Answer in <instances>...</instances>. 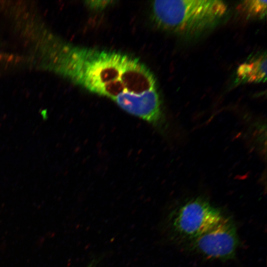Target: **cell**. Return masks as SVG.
I'll use <instances>...</instances> for the list:
<instances>
[{"label":"cell","instance_id":"1","mask_svg":"<svg viewBox=\"0 0 267 267\" xmlns=\"http://www.w3.org/2000/svg\"><path fill=\"white\" fill-rule=\"evenodd\" d=\"M43 59L50 70L90 92L109 98L130 114L150 124L162 115L155 76L132 55L53 38L46 45Z\"/></svg>","mask_w":267,"mask_h":267},{"label":"cell","instance_id":"2","mask_svg":"<svg viewBox=\"0 0 267 267\" xmlns=\"http://www.w3.org/2000/svg\"><path fill=\"white\" fill-rule=\"evenodd\" d=\"M227 5L218 0H155L152 4L156 22L163 29L184 36L210 30L224 17Z\"/></svg>","mask_w":267,"mask_h":267},{"label":"cell","instance_id":"3","mask_svg":"<svg viewBox=\"0 0 267 267\" xmlns=\"http://www.w3.org/2000/svg\"><path fill=\"white\" fill-rule=\"evenodd\" d=\"M223 216L207 201L195 199L187 202L172 219V226L180 235L192 240L216 224Z\"/></svg>","mask_w":267,"mask_h":267},{"label":"cell","instance_id":"4","mask_svg":"<svg viewBox=\"0 0 267 267\" xmlns=\"http://www.w3.org/2000/svg\"><path fill=\"white\" fill-rule=\"evenodd\" d=\"M198 252L207 258L226 260L232 258L238 245L235 226L224 216L214 226L191 240Z\"/></svg>","mask_w":267,"mask_h":267},{"label":"cell","instance_id":"5","mask_svg":"<svg viewBox=\"0 0 267 267\" xmlns=\"http://www.w3.org/2000/svg\"><path fill=\"white\" fill-rule=\"evenodd\" d=\"M237 82L243 83L265 82L267 79L266 54L259 55L240 64L236 71Z\"/></svg>","mask_w":267,"mask_h":267},{"label":"cell","instance_id":"6","mask_svg":"<svg viewBox=\"0 0 267 267\" xmlns=\"http://www.w3.org/2000/svg\"><path fill=\"white\" fill-rule=\"evenodd\" d=\"M267 1L247 0L237 7L238 11L248 18H263L267 13Z\"/></svg>","mask_w":267,"mask_h":267},{"label":"cell","instance_id":"7","mask_svg":"<svg viewBox=\"0 0 267 267\" xmlns=\"http://www.w3.org/2000/svg\"><path fill=\"white\" fill-rule=\"evenodd\" d=\"M87 2V4L89 7L95 9H101L107 6L110 1L108 0H92Z\"/></svg>","mask_w":267,"mask_h":267},{"label":"cell","instance_id":"8","mask_svg":"<svg viewBox=\"0 0 267 267\" xmlns=\"http://www.w3.org/2000/svg\"><path fill=\"white\" fill-rule=\"evenodd\" d=\"M86 267H95V265L93 263L89 264V265L86 266Z\"/></svg>","mask_w":267,"mask_h":267}]
</instances>
